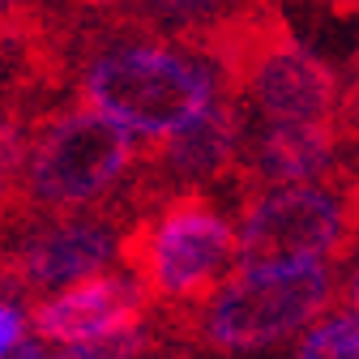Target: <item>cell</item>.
Wrapping results in <instances>:
<instances>
[{"label":"cell","instance_id":"obj_15","mask_svg":"<svg viewBox=\"0 0 359 359\" xmlns=\"http://www.w3.org/2000/svg\"><path fill=\"white\" fill-rule=\"evenodd\" d=\"M346 295H351V304H355V312H359V274L351 278V287H346Z\"/></svg>","mask_w":359,"mask_h":359},{"label":"cell","instance_id":"obj_7","mask_svg":"<svg viewBox=\"0 0 359 359\" xmlns=\"http://www.w3.org/2000/svg\"><path fill=\"white\" fill-rule=\"evenodd\" d=\"M146 304L150 291L137 274H99L90 283L48 295L30 312V321L43 338L73 346V342H95V338L137 330L146 317Z\"/></svg>","mask_w":359,"mask_h":359},{"label":"cell","instance_id":"obj_11","mask_svg":"<svg viewBox=\"0 0 359 359\" xmlns=\"http://www.w3.org/2000/svg\"><path fill=\"white\" fill-rule=\"evenodd\" d=\"M146 351H150V330L137 325V330H124V334H111V338L73 342L56 359H142Z\"/></svg>","mask_w":359,"mask_h":359},{"label":"cell","instance_id":"obj_10","mask_svg":"<svg viewBox=\"0 0 359 359\" xmlns=\"http://www.w3.org/2000/svg\"><path fill=\"white\" fill-rule=\"evenodd\" d=\"M295 359H359V312H338V317L312 325Z\"/></svg>","mask_w":359,"mask_h":359},{"label":"cell","instance_id":"obj_9","mask_svg":"<svg viewBox=\"0 0 359 359\" xmlns=\"http://www.w3.org/2000/svg\"><path fill=\"white\" fill-rule=\"evenodd\" d=\"M338 150L334 124H269L252 146V175L265 184L304 189L330 171Z\"/></svg>","mask_w":359,"mask_h":359},{"label":"cell","instance_id":"obj_2","mask_svg":"<svg viewBox=\"0 0 359 359\" xmlns=\"http://www.w3.org/2000/svg\"><path fill=\"white\" fill-rule=\"evenodd\" d=\"M133 167V133L95 107H60L34 120L30 163L22 180V210L60 214L99 201Z\"/></svg>","mask_w":359,"mask_h":359},{"label":"cell","instance_id":"obj_5","mask_svg":"<svg viewBox=\"0 0 359 359\" xmlns=\"http://www.w3.org/2000/svg\"><path fill=\"white\" fill-rule=\"evenodd\" d=\"M334 278L325 265L236 274L205 304L201 334L218 351H261L308 330L330 304Z\"/></svg>","mask_w":359,"mask_h":359},{"label":"cell","instance_id":"obj_13","mask_svg":"<svg viewBox=\"0 0 359 359\" xmlns=\"http://www.w3.org/2000/svg\"><path fill=\"white\" fill-rule=\"evenodd\" d=\"M5 359H48V351H43V342H39V338H30V334H26V338L5 355Z\"/></svg>","mask_w":359,"mask_h":359},{"label":"cell","instance_id":"obj_1","mask_svg":"<svg viewBox=\"0 0 359 359\" xmlns=\"http://www.w3.org/2000/svg\"><path fill=\"white\" fill-rule=\"evenodd\" d=\"M218 73L167 43H107L81 65V99L120 128L167 142L218 103Z\"/></svg>","mask_w":359,"mask_h":359},{"label":"cell","instance_id":"obj_12","mask_svg":"<svg viewBox=\"0 0 359 359\" xmlns=\"http://www.w3.org/2000/svg\"><path fill=\"white\" fill-rule=\"evenodd\" d=\"M22 338H26V312H22L18 304H5V299H0V359H5Z\"/></svg>","mask_w":359,"mask_h":359},{"label":"cell","instance_id":"obj_8","mask_svg":"<svg viewBox=\"0 0 359 359\" xmlns=\"http://www.w3.org/2000/svg\"><path fill=\"white\" fill-rule=\"evenodd\" d=\"M240 128H244L240 103H236V95L222 90L218 103L197 124H189L184 133L158 142V150L150 154V163H154L158 175L175 180V184H201V180H214L218 171H227L236 163Z\"/></svg>","mask_w":359,"mask_h":359},{"label":"cell","instance_id":"obj_3","mask_svg":"<svg viewBox=\"0 0 359 359\" xmlns=\"http://www.w3.org/2000/svg\"><path fill=\"white\" fill-rule=\"evenodd\" d=\"M124 257L158 299H197L236 257V231L197 193H175L167 205L128 231Z\"/></svg>","mask_w":359,"mask_h":359},{"label":"cell","instance_id":"obj_6","mask_svg":"<svg viewBox=\"0 0 359 359\" xmlns=\"http://www.w3.org/2000/svg\"><path fill=\"white\" fill-rule=\"evenodd\" d=\"M133 231V227H128ZM128 231H120L116 214L103 218H52L34 222L0 252V283H13L18 291H52L77 287L99 278V269L124 257Z\"/></svg>","mask_w":359,"mask_h":359},{"label":"cell","instance_id":"obj_14","mask_svg":"<svg viewBox=\"0 0 359 359\" xmlns=\"http://www.w3.org/2000/svg\"><path fill=\"white\" fill-rule=\"evenodd\" d=\"M342 120L359 133V81H355V90H351V95H346V103H342Z\"/></svg>","mask_w":359,"mask_h":359},{"label":"cell","instance_id":"obj_4","mask_svg":"<svg viewBox=\"0 0 359 359\" xmlns=\"http://www.w3.org/2000/svg\"><path fill=\"white\" fill-rule=\"evenodd\" d=\"M355 231V205L321 184L274 189L244 210L236 231L240 274L325 265Z\"/></svg>","mask_w":359,"mask_h":359}]
</instances>
